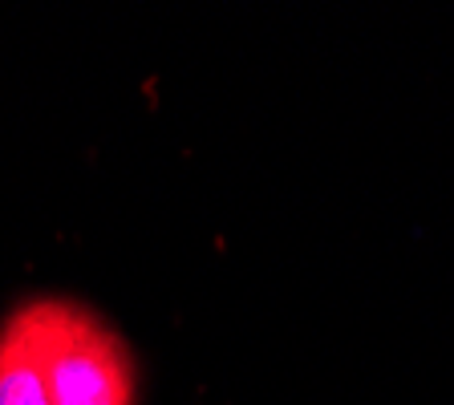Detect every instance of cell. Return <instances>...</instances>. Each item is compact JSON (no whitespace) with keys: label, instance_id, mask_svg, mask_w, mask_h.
Returning <instances> with one entry per match:
<instances>
[{"label":"cell","instance_id":"7a4b0ae2","mask_svg":"<svg viewBox=\"0 0 454 405\" xmlns=\"http://www.w3.org/2000/svg\"><path fill=\"white\" fill-rule=\"evenodd\" d=\"M0 405H53L25 304L0 324Z\"/></svg>","mask_w":454,"mask_h":405},{"label":"cell","instance_id":"6da1fadb","mask_svg":"<svg viewBox=\"0 0 454 405\" xmlns=\"http://www.w3.org/2000/svg\"><path fill=\"white\" fill-rule=\"evenodd\" d=\"M33 340L53 405H134V357L110 324L77 300H28Z\"/></svg>","mask_w":454,"mask_h":405}]
</instances>
